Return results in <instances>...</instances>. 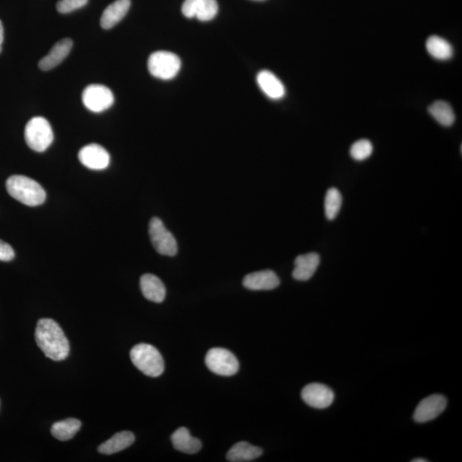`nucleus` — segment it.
<instances>
[{
    "instance_id": "13",
    "label": "nucleus",
    "mask_w": 462,
    "mask_h": 462,
    "mask_svg": "<svg viewBox=\"0 0 462 462\" xmlns=\"http://www.w3.org/2000/svg\"><path fill=\"white\" fill-rule=\"evenodd\" d=\"M243 284L250 291H272L279 287L280 280L274 272L265 270L247 275L244 277Z\"/></svg>"
},
{
    "instance_id": "28",
    "label": "nucleus",
    "mask_w": 462,
    "mask_h": 462,
    "mask_svg": "<svg viewBox=\"0 0 462 462\" xmlns=\"http://www.w3.org/2000/svg\"><path fill=\"white\" fill-rule=\"evenodd\" d=\"M15 252L11 245L0 240V260L11 261L14 259Z\"/></svg>"
},
{
    "instance_id": "24",
    "label": "nucleus",
    "mask_w": 462,
    "mask_h": 462,
    "mask_svg": "<svg viewBox=\"0 0 462 462\" xmlns=\"http://www.w3.org/2000/svg\"><path fill=\"white\" fill-rule=\"evenodd\" d=\"M81 421L73 419L56 422L51 429V435L60 441H68L74 437L81 428Z\"/></svg>"
},
{
    "instance_id": "5",
    "label": "nucleus",
    "mask_w": 462,
    "mask_h": 462,
    "mask_svg": "<svg viewBox=\"0 0 462 462\" xmlns=\"http://www.w3.org/2000/svg\"><path fill=\"white\" fill-rule=\"evenodd\" d=\"M181 59L174 52L158 51L148 59L147 67L150 74L156 78L171 80L176 78L181 70Z\"/></svg>"
},
{
    "instance_id": "22",
    "label": "nucleus",
    "mask_w": 462,
    "mask_h": 462,
    "mask_svg": "<svg viewBox=\"0 0 462 462\" xmlns=\"http://www.w3.org/2000/svg\"><path fill=\"white\" fill-rule=\"evenodd\" d=\"M428 54L434 59L448 60L453 57L454 49L451 43L439 36H430L425 43Z\"/></svg>"
},
{
    "instance_id": "11",
    "label": "nucleus",
    "mask_w": 462,
    "mask_h": 462,
    "mask_svg": "<svg viewBox=\"0 0 462 462\" xmlns=\"http://www.w3.org/2000/svg\"><path fill=\"white\" fill-rule=\"evenodd\" d=\"M447 406L446 397L442 395H432L420 401L417 406L413 420L417 423H425L439 417Z\"/></svg>"
},
{
    "instance_id": "20",
    "label": "nucleus",
    "mask_w": 462,
    "mask_h": 462,
    "mask_svg": "<svg viewBox=\"0 0 462 462\" xmlns=\"http://www.w3.org/2000/svg\"><path fill=\"white\" fill-rule=\"evenodd\" d=\"M135 435L131 432L123 431L115 434L109 440L99 445L98 451L103 455H114L123 451L133 444Z\"/></svg>"
},
{
    "instance_id": "7",
    "label": "nucleus",
    "mask_w": 462,
    "mask_h": 462,
    "mask_svg": "<svg viewBox=\"0 0 462 462\" xmlns=\"http://www.w3.org/2000/svg\"><path fill=\"white\" fill-rule=\"evenodd\" d=\"M150 236L152 246L159 254L170 257L178 254V243L174 236L164 226L162 219L156 217L151 219Z\"/></svg>"
},
{
    "instance_id": "17",
    "label": "nucleus",
    "mask_w": 462,
    "mask_h": 462,
    "mask_svg": "<svg viewBox=\"0 0 462 462\" xmlns=\"http://www.w3.org/2000/svg\"><path fill=\"white\" fill-rule=\"evenodd\" d=\"M140 289L145 298L160 303L166 298V289L162 280L155 275L145 274L140 277Z\"/></svg>"
},
{
    "instance_id": "16",
    "label": "nucleus",
    "mask_w": 462,
    "mask_h": 462,
    "mask_svg": "<svg viewBox=\"0 0 462 462\" xmlns=\"http://www.w3.org/2000/svg\"><path fill=\"white\" fill-rule=\"evenodd\" d=\"M131 5L130 0H116L104 11L100 25L104 30H110L126 17Z\"/></svg>"
},
{
    "instance_id": "21",
    "label": "nucleus",
    "mask_w": 462,
    "mask_h": 462,
    "mask_svg": "<svg viewBox=\"0 0 462 462\" xmlns=\"http://www.w3.org/2000/svg\"><path fill=\"white\" fill-rule=\"evenodd\" d=\"M262 449L247 442L236 444L227 453V460L231 462H246L257 459L262 455Z\"/></svg>"
},
{
    "instance_id": "25",
    "label": "nucleus",
    "mask_w": 462,
    "mask_h": 462,
    "mask_svg": "<svg viewBox=\"0 0 462 462\" xmlns=\"http://www.w3.org/2000/svg\"><path fill=\"white\" fill-rule=\"evenodd\" d=\"M343 204V197L335 188L328 190L324 199V212L327 219H335L341 210Z\"/></svg>"
},
{
    "instance_id": "4",
    "label": "nucleus",
    "mask_w": 462,
    "mask_h": 462,
    "mask_svg": "<svg viewBox=\"0 0 462 462\" xmlns=\"http://www.w3.org/2000/svg\"><path fill=\"white\" fill-rule=\"evenodd\" d=\"M24 136L28 146L39 152L46 151L54 142L51 124L42 116H35L28 122Z\"/></svg>"
},
{
    "instance_id": "9",
    "label": "nucleus",
    "mask_w": 462,
    "mask_h": 462,
    "mask_svg": "<svg viewBox=\"0 0 462 462\" xmlns=\"http://www.w3.org/2000/svg\"><path fill=\"white\" fill-rule=\"evenodd\" d=\"M301 399L312 408L324 409L332 404L335 395L327 385L312 383L303 388Z\"/></svg>"
},
{
    "instance_id": "26",
    "label": "nucleus",
    "mask_w": 462,
    "mask_h": 462,
    "mask_svg": "<svg viewBox=\"0 0 462 462\" xmlns=\"http://www.w3.org/2000/svg\"><path fill=\"white\" fill-rule=\"evenodd\" d=\"M373 151L372 144L370 140L363 139L357 140L352 145L351 155L357 162H363L372 155Z\"/></svg>"
},
{
    "instance_id": "18",
    "label": "nucleus",
    "mask_w": 462,
    "mask_h": 462,
    "mask_svg": "<svg viewBox=\"0 0 462 462\" xmlns=\"http://www.w3.org/2000/svg\"><path fill=\"white\" fill-rule=\"evenodd\" d=\"M257 83L265 95L272 99L284 97L285 87L282 82L269 71H260L257 75Z\"/></svg>"
},
{
    "instance_id": "30",
    "label": "nucleus",
    "mask_w": 462,
    "mask_h": 462,
    "mask_svg": "<svg viewBox=\"0 0 462 462\" xmlns=\"http://www.w3.org/2000/svg\"><path fill=\"white\" fill-rule=\"evenodd\" d=\"M412 461L413 462H427L428 461L425 460V459H422V458H419V459L413 460Z\"/></svg>"
},
{
    "instance_id": "15",
    "label": "nucleus",
    "mask_w": 462,
    "mask_h": 462,
    "mask_svg": "<svg viewBox=\"0 0 462 462\" xmlns=\"http://www.w3.org/2000/svg\"><path fill=\"white\" fill-rule=\"evenodd\" d=\"M320 263V257L316 253L299 255L295 260V269L293 277L298 281H308L315 275Z\"/></svg>"
},
{
    "instance_id": "6",
    "label": "nucleus",
    "mask_w": 462,
    "mask_h": 462,
    "mask_svg": "<svg viewBox=\"0 0 462 462\" xmlns=\"http://www.w3.org/2000/svg\"><path fill=\"white\" fill-rule=\"evenodd\" d=\"M207 367L211 372L220 376L235 375L239 370V363L236 357L226 348H214L207 353Z\"/></svg>"
},
{
    "instance_id": "8",
    "label": "nucleus",
    "mask_w": 462,
    "mask_h": 462,
    "mask_svg": "<svg viewBox=\"0 0 462 462\" xmlns=\"http://www.w3.org/2000/svg\"><path fill=\"white\" fill-rule=\"evenodd\" d=\"M83 102L87 110L100 114L114 104V95L110 88L100 84H91L83 92Z\"/></svg>"
},
{
    "instance_id": "27",
    "label": "nucleus",
    "mask_w": 462,
    "mask_h": 462,
    "mask_svg": "<svg viewBox=\"0 0 462 462\" xmlns=\"http://www.w3.org/2000/svg\"><path fill=\"white\" fill-rule=\"evenodd\" d=\"M88 0H59L57 10L59 13L68 14L85 6Z\"/></svg>"
},
{
    "instance_id": "2",
    "label": "nucleus",
    "mask_w": 462,
    "mask_h": 462,
    "mask_svg": "<svg viewBox=\"0 0 462 462\" xmlns=\"http://www.w3.org/2000/svg\"><path fill=\"white\" fill-rule=\"evenodd\" d=\"M6 190L11 197L26 206H39L46 200L42 185L26 176L14 175L6 181Z\"/></svg>"
},
{
    "instance_id": "19",
    "label": "nucleus",
    "mask_w": 462,
    "mask_h": 462,
    "mask_svg": "<svg viewBox=\"0 0 462 462\" xmlns=\"http://www.w3.org/2000/svg\"><path fill=\"white\" fill-rule=\"evenodd\" d=\"M171 442L176 451L186 454H195L202 447V442L192 437L185 427H181L172 434Z\"/></svg>"
},
{
    "instance_id": "12",
    "label": "nucleus",
    "mask_w": 462,
    "mask_h": 462,
    "mask_svg": "<svg viewBox=\"0 0 462 462\" xmlns=\"http://www.w3.org/2000/svg\"><path fill=\"white\" fill-rule=\"evenodd\" d=\"M80 162L91 170H104L109 166L110 155L102 146L90 144L83 147L78 154Z\"/></svg>"
},
{
    "instance_id": "14",
    "label": "nucleus",
    "mask_w": 462,
    "mask_h": 462,
    "mask_svg": "<svg viewBox=\"0 0 462 462\" xmlns=\"http://www.w3.org/2000/svg\"><path fill=\"white\" fill-rule=\"evenodd\" d=\"M73 47V42L69 38L61 39L51 48L49 54L41 59L39 67L43 71L54 69L68 57Z\"/></svg>"
},
{
    "instance_id": "1",
    "label": "nucleus",
    "mask_w": 462,
    "mask_h": 462,
    "mask_svg": "<svg viewBox=\"0 0 462 462\" xmlns=\"http://www.w3.org/2000/svg\"><path fill=\"white\" fill-rule=\"evenodd\" d=\"M38 347L47 358L55 361L66 360L70 353V344L63 329L51 319L39 320L35 329Z\"/></svg>"
},
{
    "instance_id": "29",
    "label": "nucleus",
    "mask_w": 462,
    "mask_h": 462,
    "mask_svg": "<svg viewBox=\"0 0 462 462\" xmlns=\"http://www.w3.org/2000/svg\"><path fill=\"white\" fill-rule=\"evenodd\" d=\"M4 42V27L2 22L0 21V52L2 51V45Z\"/></svg>"
},
{
    "instance_id": "10",
    "label": "nucleus",
    "mask_w": 462,
    "mask_h": 462,
    "mask_svg": "<svg viewBox=\"0 0 462 462\" xmlns=\"http://www.w3.org/2000/svg\"><path fill=\"white\" fill-rule=\"evenodd\" d=\"M182 12L188 18H197L199 21L208 22L214 19L219 12L217 0H185Z\"/></svg>"
},
{
    "instance_id": "23",
    "label": "nucleus",
    "mask_w": 462,
    "mask_h": 462,
    "mask_svg": "<svg viewBox=\"0 0 462 462\" xmlns=\"http://www.w3.org/2000/svg\"><path fill=\"white\" fill-rule=\"evenodd\" d=\"M429 114L437 123L444 127H451L456 121L455 112L447 102L437 100L428 108Z\"/></svg>"
},
{
    "instance_id": "3",
    "label": "nucleus",
    "mask_w": 462,
    "mask_h": 462,
    "mask_svg": "<svg viewBox=\"0 0 462 462\" xmlns=\"http://www.w3.org/2000/svg\"><path fill=\"white\" fill-rule=\"evenodd\" d=\"M130 359L135 367L145 375L156 377L164 372V363L162 353L150 344L136 345L131 349Z\"/></svg>"
}]
</instances>
